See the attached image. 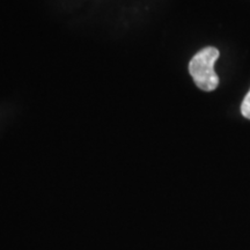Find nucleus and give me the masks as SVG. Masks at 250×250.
Returning a JSON list of instances; mask_svg holds the SVG:
<instances>
[{
    "instance_id": "1",
    "label": "nucleus",
    "mask_w": 250,
    "mask_h": 250,
    "mask_svg": "<svg viewBox=\"0 0 250 250\" xmlns=\"http://www.w3.org/2000/svg\"><path fill=\"white\" fill-rule=\"evenodd\" d=\"M220 52L214 46L199 50L189 62V73L193 83L201 90L213 92L219 86V77L214 71V64Z\"/></svg>"
},
{
    "instance_id": "2",
    "label": "nucleus",
    "mask_w": 250,
    "mask_h": 250,
    "mask_svg": "<svg viewBox=\"0 0 250 250\" xmlns=\"http://www.w3.org/2000/svg\"><path fill=\"white\" fill-rule=\"evenodd\" d=\"M241 114L243 117L247 118V120H250V89L242 101Z\"/></svg>"
}]
</instances>
